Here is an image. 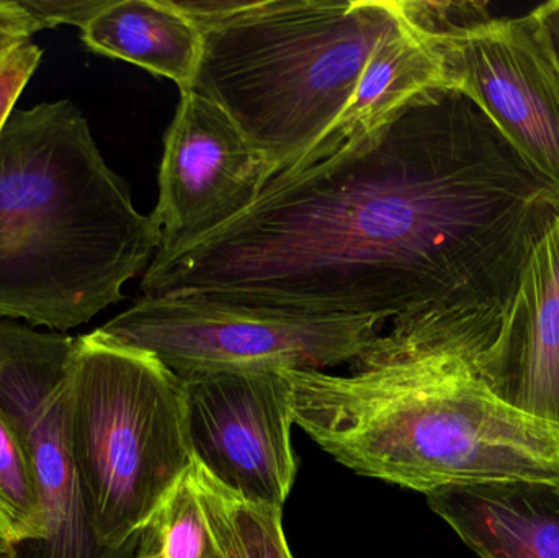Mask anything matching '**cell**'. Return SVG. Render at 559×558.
I'll use <instances>...</instances> for the list:
<instances>
[{"instance_id": "5bb4252c", "label": "cell", "mask_w": 559, "mask_h": 558, "mask_svg": "<svg viewBox=\"0 0 559 558\" xmlns=\"http://www.w3.org/2000/svg\"><path fill=\"white\" fill-rule=\"evenodd\" d=\"M97 55L121 59L190 91L202 58V32L173 0H108L81 29Z\"/></svg>"}, {"instance_id": "9a60e30c", "label": "cell", "mask_w": 559, "mask_h": 558, "mask_svg": "<svg viewBox=\"0 0 559 558\" xmlns=\"http://www.w3.org/2000/svg\"><path fill=\"white\" fill-rule=\"evenodd\" d=\"M242 507L245 500L193 462L144 531L138 558H233Z\"/></svg>"}, {"instance_id": "ffe728a7", "label": "cell", "mask_w": 559, "mask_h": 558, "mask_svg": "<svg viewBox=\"0 0 559 558\" xmlns=\"http://www.w3.org/2000/svg\"><path fill=\"white\" fill-rule=\"evenodd\" d=\"M20 5L38 23L39 28L58 25L84 29L92 19L107 5L108 0H19Z\"/></svg>"}, {"instance_id": "d6986e66", "label": "cell", "mask_w": 559, "mask_h": 558, "mask_svg": "<svg viewBox=\"0 0 559 558\" xmlns=\"http://www.w3.org/2000/svg\"><path fill=\"white\" fill-rule=\"evenodd\" d=\"M43 51L32 39L0 41V131L15 110L23 88L35 74Z\"/></svg>"}, {"instance_id": "7c38bea8", "label": "cell", "mask_w": 559, "mask_h": 558, "mask_svg": "<svg viewBox=\"0 0 559 558\" xmlns=\"http://www.w3.org/2000/svg\"><path fill=\"white\" fill-rule=\"evenodd\" d=\"M426 498L479 558H559V480L447 485Z\"/></svg>"}, {"instance_id": "7402d4cb", "label": "cell", "mask_w": 559, "mask_h": 558, "mask_svg": "<svg viewBox=\"0 0 559 558\" xmlns=\"http://www.w3.org/2000/svg\"><path fill=\"white\" fill-rule=\"evenodd\" d=\"M532 12L540 22L548 43H550L551 51H554L555 58L559 62V0L542 3Z\"/></svg>"}, {"instance_id": "603a6c76", "label": "cell", "mask_w": 559, "mask_h": 558, "mask_svg": "<svg viewBox=\"0 0 559 558\" xmlns=\"http://www.w3.org/2000/svg\"><path fill=\"white\" fill-rule=\"evenodd\" d=\"M0 541H5V543L10 544L15 543L12 526H10L9 520H7L5 514L2 513V510H0Z\"/></svg>"}, {"instance_id": "3957f363", "label": "cell", "mask_w": 559, "mask_h": 558, "mask_svg": "<svg viewBox=\"0 0 559 558\" xmlns=\"http://www.w3.org/2000/svg\"><path fill=\"white\" fill-rule=\"evenodd\" d=\"M298 425L338 464L419 494L559 480V428L502 402L466 360L429 356L334 376L288 370Z\"/></svg>"}, {"instance_id": "8fae6325", "label": "cell", "mask_w": 559, "mask_h": 558, "mask_svg": "<svg viewBox=\"0 0 559 558\" xmlns=\"http://www.w3.org/2000/svg\"><path fill=\"white\" fill-rule=\"evenodd\" d=\"M481 379L512 408L559 428V216L528 259L501 346Z\"/></svg>"}, {"instance_id": "cb8c5ba5", "label": "cell", "mask_w": 559, "mask_h": 558, "mask_svg": "<svg viewBox=\"0 0 559 558\" xmlns=\"http://www.w3.org/2000/svg\"><path fill=\"white\" fill-rule=\"evenodd\" d=\"M0 558H16L15 546L0 541Z\"/></svg>"}, {"instance_id": "277c9868", "label": "cell", "mask_w": 559, "mask_h": 558, "mask_svg": "<svg viewBox=\"0 0 559 558\" xmlns=\"http://www.w3.org/2000/svg\"><path fill=\"white\" fill-rule=\"evenodd\" d=\"M400 22L393 0H245L197 25L192 91L229 115L275 177L337 123L371 52Z\"/></svg>"}, {"instance_id": "52a82bcc", "label": "cell", "mask_w": 559, "mask_h": 558, "mask_svg": "<svg viewBox=\"0 0 559 558\" xmlns=\"http://www.w3.org/2000/svg\"><path fill=\"white\" fill-rule=\"evenodd\" d=\"M75 337L0 320V413L35 475L46 537L15 546L16 558H114L88 530L72 461L68 377Z\"/></svg>"}, {"instance_id": "2e32d148", "label": "cell", "mask_w": 559, "mask_h": 558, "mask_svg": "<svg viewBox=\"0 0 559 558\" xmlns=\"http://www.w3.org/2000/svg\"><path fill=\"white\" fill-rule=\"evenodd\" d=\"M0 510L9 520L13 546H35L46 537V514L35 475L13 429L0 413Z\"/></svg>"}, {"instance_id": "6da1fadb", "label": "cell", "mask_w": 559, "mask_h": 558, "mask_svg": "<svg viewBox=\"0 0 559 558\" xmlns=\"http://www.w3.org/2000/svg\"><path fill=\"white\" fill-rule=\"evenodd\" d=\"M559 189L460 88H424L364 136L278 174L254 205L151 262L143 298H190L386 330L350 372L429 356L485 373Z\"/></svg>"}, {"instance_id": "30bf717a", "label": "cell", "mask_w": 559, "mask_h": 558, "mask_svg": "<svg viewBox=\"0 0 559 558\" xmlns=\"http://www.w3.org/2000/svg\"><path fill=\"white\" fill-rule=\"evenodd\" d=\"M445 84L465 92L519 154L559 189V62L534 12L427 43Z\"/></svg>"}, {"instance_id": "4fadbf2b", "label": "cell", "mask_w": 559, "mask_h": 558, "mask_svg": "<svg viewBox=\"0 0 559 558\" xmlns=\"http://www.w3.org/2000/svg\"><path fill=\"white\" fill-rule=\"evenodd\" d=\"M401 19V16H400ZM445 84L437 52L401 20L371 52L357 88L337 123L283 174L298 173L364 136L413 95Z\"/></svg>"}, {"instance_id": "ba28073f", "label": "cell", "mask_w": 559, "mask_h": 558, "mask_svg": "<svg viewBox=\"0 0 559 558\" xmlns=\"http://www.w3.org/2000/svg\"><path fill=\"white\" fill-rule=\"evenodd\" d=\"M180 380L193 462L241 500L282 510L298 471L288 370H213Z\"/></svg>"}, {"instance_id": "9c48e42d", "label": "cell", "mask_w": 559, "mask_h": 558, "mask_svg": "<svg viewBox=\"0 0 559 558\" xmlns=\"http://www.w3.org/2000/svg\"><path fill=\"white\" fill-rule=\"evenodd\" d=\"M272 179L265 157L235 121L199 92H180L164 138L159 200L153 219L163 262L248 212Z\"/></svg>"}, {"instance_id": "ac0fdd59", "label": "cell", "mask_w": 559, "mask_h": 558, "mask_svg": "<svg viewBox=\"0 0 559 558\" xmlns=\"http://www.w3.org/2000/svg\"><path fill=\"white\" fill-rule=\"evenodd\" d=\"M233 558H293L283 533L282 510L245 501L241 541Z\"/></svg>"}, {"instance_id": "e0dca14e", "label": "cell", "mask_w": 559, "mask_h": 558, "mask_svg": "<svg viewBox=\"0 0 559 558\" xmlns=\"http://www.w3.org/2000/svg\"><path fill=\"white\" fill-rule=\"evenodd\" d=\"M404 23L426 43L460 38L491 22L488 2H433V0H393Z\"/></svg>"}, {"instance_id": "44dd1931", "label": "cell", "mask_w": 559, "mask_h": 558, "mask_svg": "<svg viewBox=\"0 0 559 558\" xmlns=\"http://www.w3.org/2000/svg\"><path fill=\"white\" fill-rule=\"evenodd\" d=\"M41 32L38 23L20 5L19 0H0V41L32 39Z\"/></svg>"}, {"instance_id": "5b68a950", "label": "cell", "mask_w": 559, "mask_h": 558, "mask_svg": "<svg viewBox=\"0 0 559 558\" xmlns=\"http://www.w3.org/2000/svg\"><path fill=\"white\" fill-rule=\"evenodd\" d=\"M68 419L95 544L138 558L144 531L193 464L182 380L144 351L84 334L69 366Z\"/></svg>"}, {"instance_id": "d4e9b609", "label": "cell", "mask_w": 559, "mask_h": 558, "mask_svg": "<svg viewBox=\"0 0 559 558\" xmlns=\"http://www.w3.org/2000/svg\"><path fill=\"white\" fill-rule=\"evenodd\" d=\"M140 558H150V557H140Z\"/></svg>"}, {"instance_id": "8992f818", "label": "cell", "mask_w": 559, "mask_h": 558, "mask_svg": "<svg viewBox=\"0 0 559 558\" xmlns=\"http://www.w3.org/2000/svg\"><path fill=\"white\" fill-rule=\"evenodd\" d=\"M386 330L364 318L305 317L190 298H141L98 334L156 357L179 379L229 369L319 370L357 363Z\"/></svg>"}, {"instance_id": "7a4b0ae2", "label": "cell", "mask_w": 559, "mask_h": 558, "mask_svg": "<svg viewBox=\"0 0 559 558\" xmlns=\"http://www.w3.org/2000/svg\"><path fill=\"white\" fill-rule=\"evenodd\" d=\"M159 233L71 100L15 108L0 131V320L68 331L123 300Z\"/></svg>"}]
</instances>
